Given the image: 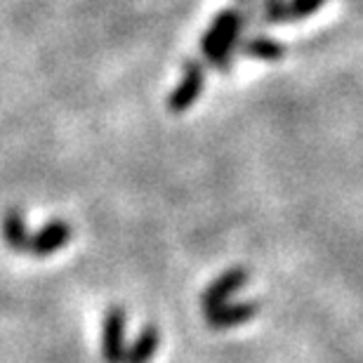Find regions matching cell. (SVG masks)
<instances>
[{
  "instance_id": "cell-5",
  "label": "cell",
  "mask_w": 363,
  "mask_h": 363,
  "mask_svg": "<svg viewBox=\"0 0 363 363\" xmlns=\"http://www.w3.org/2000/svg\"><path fill=\"white\" fill-rule=\"evenodd\" d=\"M71 224L67 220H50L48 224L31 234V243H28V252L35 257H48L62 250L64 245L71 241Z\"/></svg>"
},
{
  "instance_id": "cell-2",
  "label": "cell",
  "mask_w": 363,
  "mask_h": 363,
  "mask_svg": "<svg viewBox=\"0 0 363 363\" xmlns=\"http://www.w3.org/2000/svg\"><path fill=\"white\" fill-rule=\"evenodd\" d=\"M206 88V67L199 60H186L184 62V71H182V78L177 83V88L170 92L168 97V108L172 113H184L189 111Z\"/></svg>"
},
{
  "instance_id": "cell-11",
  "label": "cell",
  "mask_w": 363,
  "mask_h": 363,
  "mask_svg": "<svg viewBox=\"0 0 363 363\" xmlns=\"http://www.w3.org/2000/svg\"><path fill=\"white\" fill-rule=\"evenodd\" d=\"M262 17L269 24L288 21V0H262Z\"/></svg>"
},
{
  "instance_id": "cell-9",
  "label": "cell",
  "mask_w": 363,
  "mask_h": 363,
  "mask_svg": "<svg viewBox=\"0 0 363 363\" xmlns=\"http://www.w3.org/2000/svg\"><path fill=\"white\" fill-rule=\"evenodd\" d=\"M158 345H161V333H158L156 325H149L144 328L133 345L128 347L125 352V361L123 363H151V359L156 357Z\"/></svg>"
},
{
  "instance_id": "cell-1",
  "label": "cell",
  "mask_w": 363,
  "mask_h": 363,
  "mask_svg": "<svg viewBox=\"0 0 363 363\" xmlns=\"http://www.w3.org/2000/svg\"><path fill=\"white\" fill-rule=\"evenodd\" d=\"M245 28V17L238 7H227L213 19V24L201 40V52L210 67L227 71L234 60V52L241 45V33Z\"/></svg>"
},
{
  "instance_id": "cell-6",
  "label": "cell",
  "mask_w": 363,
  "mask_h": 363,
  "mask_svg": "<svg viewBox=\"0 0 363 363\" xmlns=\"http://www.w3.org/2000/svg\"><path fill=\"white\" fill-rule=\"evenodd\" d=\"M257 311H259L257 302H227L222 307L206 311V323L213 330H229L252 321L257 316Z\"/></svg>"
},
{
  "instance_id": "cell-7",
  "label": "cell",
  "mask_w": 363,
  "mask_h": 363,
  "mask_svg": "<svg viewBox=\"0 0 363 363\" xmlns=\"http://www.w3.org/2000/svg\"><path fill=\"white\" fill-rule=\"evenodd\" d=\"M238 50L248 57V60H257V62H279L286 55V45H281L279 40L269 38V35H250V38L241 40Z\"/></svg>"
},
{
  "instance_id": "cell-8",
  "label": "cell",
  "mask_w": 363,
  "mask_h": 363,
  "mask_svg": "<svg viewBox=\"0 0 363 363\" xmlns=\"http://www.w3.org/2000/svg\"><path fill=\"white\" fill-rule=\"evenodd\" d=\"M3 238L14 252H28V243H31V234H28L24 215L17 208H10L3 215Z\"/></svg>"
},
{
  "instance_id": "cell-4",
  "label": "cell",
  "mask_w": 363,
  "mask_h": 363,
  "mask_svg": "<svg viewBox=\"0 0 363 363\" xmlns=\"http://www.w3.org/2000/svg\"><path fill=\"white\" fill-rule=\"evenodd\" d=\"M248 279H250V274L245 272L243 267H234V269H227L224 274H220L206 290H203V295H201L203 311H210V309H217V307H222V304H227L231 297L248 283Z\"/></svg>"
},
{
  "instance_id": "cell-3",
  "label": "cell",
  "mask_w": 363,
  "mask_h": 363,
  "mask_svg": "<svg viewBox=\"0 0 363 363\" xmlns=\"http://www.w3.org/2000/svg\"><path fill=\"white\" fill-rule=\"evenodd\" d=\"M125 309L111 307L106 311L104 330H101V357L106 363H123L125 361Z\"/></svg>"
},
{
  "instance_id": "cell-12",
  "label": "cell",
  "mask_w": 363,
  "mask_h": 363,
  "mask_svg": "<svg viewBox=\"0 0 363 363\" xmlns=\"http://www.w3.org/2000/svg\"><path fill=\"white\" fill-rule=\"evenodd\" d=\"M238 10L243 12V17H245V24H248L250 19H255V12H252V7H255V0H238Z\"/></svg>"
},
{
  "instance_id": "cell-10",
  "label": "cell",
  "mask_w": 363,
  "mask_h": 363,
  "mask_svg": "<svg viewBox=\"0 0 363 363\" xmlns=\"http://www.w3.org/2000/svg\"><path fill=\"white\" fill-rule=\"evenodd\" d=\"M325 0H288V21H300L314 14Z\"/></svg>"
}]
</instances>
